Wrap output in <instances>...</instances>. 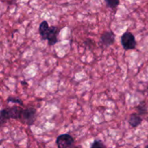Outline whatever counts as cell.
I'll use <instances>...</instances> for the list:
<instances>
[{
    "instance_id": "cell-1",
    "label": "cell",
    "mask_w": 148,
    "mask_h": 148,
    "mask_svg": "<svg viewBox=\"0 0 148 148\" xmlns=\"http://www.w3.org/2000/svg\"><path fill=\"white\" fill-rule=\"evenodd\" d=\"M23 108H20L17 106H14L12 107L4 108L1 111L0 114V122L2 126L7 120L12 119L19 120L20 117V114Z\"/></svg>"
},
{
    "instance_id": "cell-2",
    "label": "cell",
    "mask_w": 148,
    "mask_h": 148,
    "mask_svg": "<svg viewBox=\"0 0 148 148\" xmlns=\"http://www.w3.org/2000/svg\"><path fill=\"white\" fill-rule=\"evenodd\" d=\"M37 116V111L35 108H27L22 109L19 121L23 124H25L28 126H32L34 124Z\"/></svg>"
},
{
    "instance_id": "cell-3",
    "label": "cell",
    "mask_w": 148,
    "mask_h": 148,
    "mask_svg": "<svg viewBox=\"0 0 148 148\" xmlns=\"http://www.w3.org/2000/svg\"><path fill=\"white\" fill-rule=\"evenodd\" d=\"M121 43L124 50H134L137 46L136 39L133 33L130 31H126L121 37Z\"/></svg>"
},
{
    "instance_id": "cell-4",
    "label": "cell",
    "mask_w": 148,
    "mask_h": 148,
    "mask_svg": "<svg viewBox=\"0 0 148 148\" xmlns=\"http://www.w3.org/2000/svg\"><path fill=\"white\" fill-rule=\"evenodd\" d=\"M58 148H69L75 143L73 137L69 134H63L58 136L56 140Z\"/></svg>"
},
{
    "instance_id": "cell-5",
    "label": "cell",
    "mask_w": 148,
    "mask_h": 148,
    "mask_svg": "<svg viewBox=\"0 0 148 148\" xmlns=\"http://www.w3.org/2000/svg\"><path fill=\"white\" fill-rule=\"evenodd\" d=\"M59 30L55 26H50L46 36V40H48V43L50 46H53L58 42L57 36Z\"/></svg>"
},
{
    "instance_id": "cell-6",
    "label": "cell",
    "mask_w": 148,
    "mask_h": 148,
    "mask_svg": "<svg viewBox=\"0 0 148 148\" xmlns=\"http://www.w3.org/2000/svg\"><path fill=\"white\" fill-rule=\"evenodd\" d=\"M115 39L116 36L112 30H108V31L104 32L101 36V43H103V45L106 46V47L114 44V42H115Z\"/></svg>"
},
{
    "instance_id": "cell-7",
    "label": "cell",
    "mask_w": 148,
    "mask_h": 148,
    "mask_svg": "<svg viewBox=\"0 0 148 148\" xmlns=\"http://www.w3.org/2000/svg\"><path fill=\"white\" fill-rule=\"evenodd\" d=\"M130 125L133 128H137L143 122V119L139 114H132L128 120Z\"/></svg>"
},
{
    "instance_id": "cell-8",
    "label": "cell",
    "mask_w": 148,
    "mask_h": 148,
    "mask_svg": "<svg viewBox=\"0 0 148 148\" xmlns=\"http://www.w3.org/2000/svg\"><path fill=\"white\" fill-rule=\"evenodd\" d=\"M49 27H50V26H49V23H48V22L46 21V20H43V22H41V23H40V25H39L38 32L40 37H41V39L43 40H46V33H47Z\"/></svg>"
},
{
    "instance_id": "cell-9",
    "label": "cell",
    "mask_w": 148,
    "mask_h": 148,
    "mask_svg": "<svg viewBox=\"0 0 148 148\" xmlns=\"http://www.w3.org/2000/svg\"><path fill=\"white\" fill-rule=\"evenodd\" d=\"M137 110L138 111L139 114L140 115H143V114H145L147 112V106H146L145 102H141L138 106H137Z\"/></svg>"
},
{
    "instance_id": "cell-10",
    "label": "cell",
    "mask_w": 148,
    "mask_h": 148,
    "mask_svg": "<svg viewBox=\"0 0 148 148\" xmlns=\"http://www.w3.org/2000/svg\"><path fill=\"white\" fill-rule=\"evenodd\" d=\"M108 7L111 9H116L119 6L120 0H105Z\"/></svg>"
},
{
    "instance_id": "cell-11",
    "label": "cell",
    "mask_w": 148,
    "mask_h": 148,
    "mask_svg": "<svg viewBox=\"0 0 148 148\" xmlns=\"http://www.w3.org/2000/svg\"><path fill=\"white\" fill-rule=\"evenodd\" d=\"M90 148H106V147L101 140H94L92 144L91 145Z\"/></svg>"
},
{
    "instance_id": "cell-12",
    "label": "cell",
    "mask_w": 148,
    "mask_h": 148,
    "mask_svg": "<svg viewBox=\"0 0 148 148\" xmlns=\"http://www.w3.org/2000/svg\"><path fill=\"white\" fill-rule=\"evenodd\" d=\"M7 103H16V104H18L20 106H23V103L20 98H15V97H12L10 96L7 98Z\"/></svg>"
},
{
    "instance_id": "cell-13",
    "label": "cell",
    "mask_w": 148,
    "mask_h": 148,
    "mask_svg": "<svg viewBox=\"0 0 148 148\" xmlns=\"http://www.w3.org/2000/svg\"><path fill=\"white\" fill-rule=\"evenodd\" d=\"M21 84H22V85H27V82H25V81H23H23H22V82H21Z\"/></svg>"
},
{
    "instance_id": "cell-14",
    "label": "cell",
    "mask_w": 148,
    "mask_h": 148,
    "mask_svg": "<svg viewBox=\"0 0 148 148\" xmlns=\"http://www.w3.org/2000/svg\"><path fill=\"white\" fill-rule=\"evenodd\" d=\"M145 148H148V145H146L145 147Z\"/></svg>"
}]
</instances>
